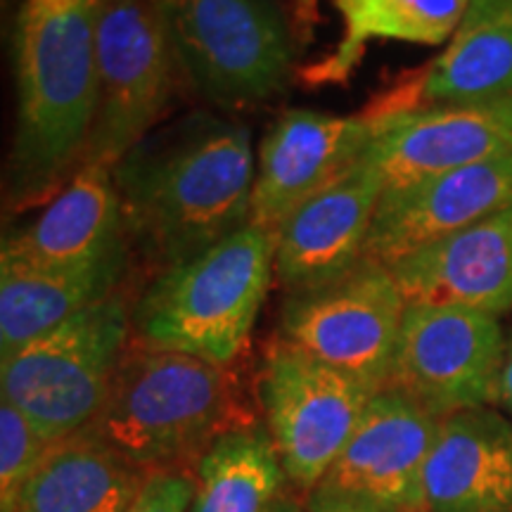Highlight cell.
<instances>
[{
    "mask_svg": "<svg viewBox=\"0 0 512 512\" xmlns=\"http://www.w3.org/2000/svg\"><path fill=\"white\" fill-rule=\"evenodd\" d=\"M375 394L285 339L271 342L259 370V401L290 484L309 494L318 489Z\"/></svg>",
    "mask_w": 512,
    "mask_h": 512,
    "instance_id": "cell-9",
    "label": "cell"
},
{
    "mask_svg": "<svg viewBox=\"0 0 512 512\" xmlns=\"http://www.w3.org/2000/svg\"><path fill=\"white\" fill-rule=\"evenodd\" d=\"M406 306L389 266L363 256L328 283L287 292L278 337L380 392L392 373Z\"/></svg>",
    "mask_w": 512,
    "mask_h": 512,
    "instance_id": "cell-8",
    "label": "cell"
},
{
    "mask_svg": "<svg viewBox=\"0 0 512 512\" xmlns=\"http://www.w3.org/2000/svg\"><path fill=\"white\" fill-rule=\"evenodd\" d=\"M98 114L86 162L112 169L162 124L178 69L157 0H95Z\"/></svg>",
    "mask_w": 512,
    "mask_h": 512,
    "instance_id": "cell-7",
    "label": "cell"
},
{
    "mask_svg": "<svg viewBox=\"0 0 512 512\" xmlns=\"http://www.w3.org/2000/svg\"><path fill=\"white\" fill-rule=\"evenodd\" d=\"M147 477L81 430L53 441L10 512H128Z\"/></svg>",
    "mask_w": 512,
    "mask_h": 512,
    "instance_id": "cell-21",
    "label": "cell"
},
{
    "mask_svg": "<svg viewBox=\"0 0 512 512\" xmlns=\"http://www.w3.org/2000/svg\"><path fill=\"white\" fill-rule=\"evenodd\" d=\"M384 178L366 157L294 209L273 233V273L285 292L306 290L347 273L366 256Z\"/></svg>",
    "mask_w": 512,
    "mask_h": 512,
    "instance_id": "cell-15",
    "label": "cell"
},
{
    "mask_svg": "<svg viewBox=\"0 0 512 512\" xmlns=\"http://www.w3.org/2000/svg\"><path fill=\"white\" fill-rule=\"evenodd\" d=\"M195 477L188 470H164L147 477L140 496L128 512H188Z\"/></svg>",
    "mask_w": 512,
    "mask_h": 512,
    "instance_id": "cell-25",
    "label": "cell"
},
{
    "mask_svg": "<svg viewBox=\"0 0 512 512\" xmlns=\"http://www.w3.org/2000/svg\"><path fill=\"white\" fill-rule=\"evenodd\" d=\"M230 368L128 344L88 432L145 475L195 467L233 427L247 425Z\"/></svg>",
    "mask_w": 512,
    "mask_h": 512,
    "instance_id": "cell-3",
    "label": "cell"
},
{
    "mask_svg": "<svg viewBox=\"0 0 512 512\" xmlns=\"http://www.w3.org/2000/svg\"><path fill=\"white\" fill-rule=\"evenodd\" d=\"M188 512H280L290 482L266 425L223 432L195 463Z\"/></svg>",
    "mask_w": 512,
    "mask_h": 512,
    "instance_id": "cell-23",
    "label": "cell"
},
{
    "mask_svg": "<svg viewBox=\"0 0 512 512\" xmlns=\"http://www.w3.org/2000/svg\"><path fill=\"white\" fill-rule=\"evenodd\" d=\"M254 171L238 121L204 107L159 124L112 166L131 252L159 273L245 228Z\"/></svg>",
    "mask_w": 512,
    "mask_h": 512,
    "instance_id": "cell-1",
    "label": "cell"
},
{
    "mask_svg": "<svg viewBox=\"0 0 512 512\" xmlns=\"http://www.w3.org/2000/svg\"><path fill=\"white\" fill-rule=\"evenodd\" d=\"M131 249L81 268L0 264V358L121 292Z\"/></svg>",
    "mask_w": 512,
    "mask_h": 512,
    "instance_id": "cell-20",
    "label": "cell"
},
{
    "mask_svg": "<svg viewBox=\"0 0 512 512\" xmlns=\"http://www.w3.org/2000/svg\"><path fill=\"white\" fill-rule=\"evenodd\" d=\"M285 3L290 5V10H292L294 19H297L299 29H309L313 24V19H316L320 0H285Z\"/></svg>",
    "mask_w": 512,
    "mask_h": 512,
    "instance_id": "cell-28",
    "label": "cell"
},
{
    "mask_svg": "<svg viewBox=\"0 0 512 512\" xmlns=\"http://www.w3.org/2000/svg\"><path fill=\"white\" fill-rule=\"evenodd\" d=\"M505 337L501 318L489 313L408 304L387 387L439 420L498 408Z\"/></svg>",
    "mask_w": 512,
    "mask_h": 512,
    "instance_id": "cell-10",
    "label": "cell"
},
{
    "mask_svg": "<svg viewBox=\"0 0 512 512\" xmlns=\"http://www.w3.org/2000/svg\"><path fill=\"white\" fill-rule=\"evenodd\" d=\"M306 512H392V510L377 508V505L361 503V501H351V498L332 496L316 489L309 494Z\"/></svg>",
    "mask_w": 512,
    "mask_h": 512,
    "instance_id": "cell-26",
    "label": "cell"
},
{
    "mask_svg": "<svg viewBox=\"0 0 512 512\" xmlns=\"http://www.w3.org/2000/svg\"><path fill=\"white\" fill-rule=\"evenodd\" d=\"M280 512H304L302 508H299V505H292V503H285V508L280 510Z\"/></svg>",
    "mask_w": 512,
    "mask_h": 512,
    "instance_id": "cell-29",
    "label": "cell"
},
{
    "mask_svg": "<svg viewBox=\"0 0 512 512\" xmlns=\"http://www.w3.org/2000/svg\"><path fill=\"white\" fill-rule=\"evenodd\" d=\"M275 242L247 223L183 264L152 275L131 304L133 339L230 368L247 349L271 287Z\"/></svg>",
    "mask_w": 512,
    "mask_h": 512,
    "instance_id": "cell-4",
    "label": "cell"
},
{
    "mask_svg": "<svg viewBox=\"0 0 512 512\" xmlns=\"http://www.w3.org/2000/svg\"><path fill=\"white\" fill-rule=\"evenodd\" d=\"M512 207V152L382 192L366 256L392 266L415 249Z\"/></svg>",
    "mask_w": 512,
    "mask_h": 512,
    "instance_id": "cell-14",
    "label": "cell"
},
{
    "mask_svg": "<svg viewBox=\"0 0 512 512\" xmlns=\"http://www.w3.org/2000/svg\"><path fill=\"white\" fill-rule=\"evenodd\" d=\"M50 446L53 441L17 406L0 401V512H10Z\"/></svg>",
    "mask_w": 512,
    "mask_h": 512,
    "instance_id": "cell-24",
    "label": "cell"
},
{
    "mask_svg": "<svg viewBox=\"0 0 512 512\" xmlns=\"http://www.w3.org/2000/svg\"><path fill=\"white\" fill-rule=\"evenodd\" d=\"M512 98V0H470L437 57L366 107L368 117Z\"/></svg>",
    "mask_w": 512,
    "mask_h": 512,
    "instance_id": "cell-18",
    "label": "cell"
},
{
    "mask_svg": "<svg viewBox=\"0 0 512 512\" xmlns=\"http://www.w3.org/2000/svg\"><path fill=\"white\" fill-rule=\"evenodd\" d=\"M406 304L512 313V207L389 266Z\"/></svg>",
    "mask_w": 512,
    "mask_h": 512,
    "instance_id": "cell-17",
    "label": "cell"
},
{
    "mask_svg": "<svg viewBox=\"0 0 512 512\" xmlns=\"http://www.w3.org/2000/svg\"><path fill=\"white\" fill-rule=\"evenodd\" d=\"M178 79L226 114L256 110L294 72V27L283 0H157Z\"/></svg>",
    "mask_w": 512,
    "mask_h": 512,
    "instance_id": "cell-5",
    "label": "cell"
},
{
    "mask_svg": "<svg viewBox=\"0 0 512 512\" xmlns=\"http://www.w3.org/2000/svg\"><path fill=\"white\" fill-rule=\"evenodd\" d=\"M370 119L366 159L382 174L384 190L512 152V98L413 107Z\"/></svg>",
    "mask_w": 512,
    "mask_h": 512,
    "instance_id": "cell-13",
    "label": "cell"
},
{
    "mask_svg": "<svg viewBox=\"0 0 512 512\" xmlns=\"http://www.w3.org/2000/svg\"><path fill=\"white\" fill-rule=\"evenodd\" d=\"M5 207H43L86 162L98 114L95 0H19Z\"/></svg>",
    "mask_w": 512,
    "mask_h": 512,
    "instance_id": "cell-2",
    "label": "cell"
},
{
    "mask_svg": "<svg viewBox=\"0 0 512 512\" xmlns=\"http://www.w3.org/2000/svg\"><path fill=\"white\" fill-rule=\"evenodd\" d=\"M370 140L373 119L363 112L280 114L256 150L249 223L273 235L294 209L363 162Z\"/></svg>",
    "mask_w": 512,
    "mask_h": 512,
    "instance_id": "cell-12",
    "label": "cell"
},
{
    "mask_svg": "<svg viewBox=\"0 0 512 512\" xmlns=\"http://www.w3.org/2000/svg\"><path fill=\"white\" fill-rule=\"evenodd\" d=\"M131 249L112 169L81 164L27 223L5 230L0 264L81 268Z\"/></svg>",
    "mask_w": 512,
    "mask_h": 512,
    "instance_id": "cell-16",
    "label": "cell"
},
{
    "mask_svg": "<svg viewBox=\"0 0 512 512\" xmlns=\"http://www.w3.org/2000/svg\"><path fill=\"white\" fill-rule=\"evenodd\" d=\"M498 408L512 418V325L505 337V358L501 373V392H498Z\"/></svg>",
    "mask_w": 512,
    "mask_h": 512,
    "instance_id": "cell-27",
    "label": "cell"
},
{
    "mask_svg": "<svg viewBox=\"0 0 512 512\" xmlns=\"http://www.w3.org/2000/svg\"><path fill=\"white\" fill-rule=\"evenodd\" d=\"M332 5L342 22V36L328 57L306 69L309 86L347 81L370 43L446 46L470 0H332Z\"/></svg>",
    "mask_w": 512,
    "mask_h": 512,
    "instance_id": "cell-22",
    "label": "cell"
},
{
    "mask_svg": "<svg viewBox=\"0 0 512 512\" xmlns=\"http://www.w3.org/2000/svg\"><path fill=\"white\" fill-rule=\"evenodd\" d=\"M439 425L408 396L380 389L318 491L392 512H425V470Z\"/></svg>",
    "mask_w": 512,
    "mask_h": 512,
    "instance_id": "cell-11",
    "label": "cell"
},
{
    "mask_svg": "<svg viewBox=\"0 0 512 512\" xmlns=\"http://www.w3.org/2000/svg\"><path fill=\"white\" fill-rule=\"evenodd\" d=\"M124 292L88 306L0 361L3 399L50 441L86 430L133 337Z\"/></svg>",
    "mask_w": 512,
    "mask_h": 512,
    "instance_id": "cell-6",
    "label": "cell"
},
{
    "mask_svg": "<svg viewBox=\"0 0 512 512\" xmlns=\"http://www.w3.org/2000/svg\"><path fill=\"white\" fill-rule=\"evenodd\" d=\"M425 512H512V418L475 408L441 420L425 470Z\"/></svg>",
    "mask_w": 512,
    "mask_h": 512,
    "instance_id": "cell-19",
    "label": "cell"
}]
</instances>
